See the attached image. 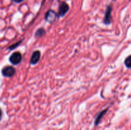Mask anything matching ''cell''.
I'll list each match as a JSON object with an SVG mask.
<instances>
[{
  "label": "cell",
  "mask_w": 131,
  "mask_h": 130,
  "mask_svg": "<svg viewBox=\"0 0 131 130\" xmlns=\"http://www.w3.org/2000/svg\"><path fill=\"white\" fill-rule=\"evenodd\" d=\"M20 42H18V43H15V44H14V45H13L12 46H11V47H10V48H10V49H13V48H15V47H17V46L19 45V44H20Z\"/></svg>",
  "instance_id": "30bf717a"
},
{
  "label": "cell",
  "mask_w": 131,
  "mask_h": 130,
  "mask_svg": "<svg viewBox=\"0 0 131 130\" xmlns=\"http://www.w3.org/2000/svg\"><path fill=\"white\" fill-rule=\"evenodd\" d=\"M1 109H0V119H1Z\"/></svg>",
  "instance_id": "7c38bea8"
},
{
  "label": "cell",
  "mask_w": 131,
  "mask_h": 130,
  "mask_svg": "<svg viewBox=\"0 0 131 130\" xmlns=\"http://www.w3.org/2000/svg\"><path fill=\"white\" fill-rule=\"evenodd\" d=\"M15 70L12 66H6L2 70V74L3 76L6 77L12 76L15 74Z\"/></svg>",
  "instance_id": "7a4b0ae2"
},
{
  "label": "cell",
  "mask_w": 131,
  "mask_h": 130,
  "mask_svg": "<svg viewBox=\"0 0 131 130\" xmlns=\"http://www.w3.org/2000/svg\"><path fill=\"white\" fill-rule=\"evenodd\" d=\"M111 6H108L106 9V14H105L104 19V22L106 24H109L111 23Z\"/></svg>",
  "instance_id": "277c9868"
},
{
  "label": "cell",
  "mask_w": 131,
  "mask_h": 130,
  "mask_svg": "<svg viewBox=\"0 0 131 130\" xmlns=\"http://www.w3.org/2000/svg\"><path fill=\"white\" fill-rule=\"evenodd\" d=\"M12 1H14V2H15V3H20V2H22L23 0H12Z\"/></svg>",
  "instance_id": "8fae6325"
},
{
  "label": "cell",
  "mask_w": 131,
  "mask_h": 130,
  "mask_svg": "<svg viewBox=\"0 0 131 130\" xmlns=\"http://www.w3.org/2000/svg\"><path fill=\"white\" fill-rule=\"evenodd\" d=\"M56 13L54 12L52 10H49L47 12L46 15V19L49 22H53L54 20L56 19Z\"/></svg>",
  "instance_id": "8992f818"
},
{
  "label": "cell",
  "mask_w": 131,
  "mask_h": 130,
  "mask_svg": "<svg viewBox=\"0 0 131 130\" xmlns=\"http://www.w3.org/2000/svg\"><path fill=\"white\" fill-rule=\"evenodd\" d=\"M45 33H46V31L43 29H39L36 32L35 36H41L45 34Z\"/></svg>",
  "instance_id": "9c48e42d"
},
{
  "label": "cell",
  "mask_w": 131,
  "mask_h": 130,
  "mask_svg": "<svg viewBox=\"0 0 131 130\" xmlns=\"http://www.w3.org/2000/svg\"><path fill=\"white\" fill-rule=\"evenodd\" d=\"M40 57V51L37 50L33 52L31 56V64H37L39 61Z\"/></svg>",
  "instance_id": "5b68a950"
},
{
  "label": "cell",
  "mask_w": 131,
  "mask_h": 130,
  "mask_svg": "<svg viewBox=\"0 0 131 130\" xmlns=\"http://www.w3.org/2000/svg\"><path fill=\"white\" fill-rule=\"evenodd\" d=\"M69 10V6L65 2H62L60 5L59 8V15L61 17L63 16Z\"/></svg>",
  "instance_id": "3957f363"
},
{
  "label": "cell",
  "mask_w": 131,
  "mask_h": 130,
  "mask_svg": "<svg viewBox=\"0 0 131 130\" xmlns=\"http://www.w3.org/2000/svg\"><path fill=\"white\" fill-rule=\"evenodd\" d=\"M9 60H10V62H11L12 64H19V62H20V61H21L22 56L19 52H14V53H13L11 55Z\"/></svg>",
  "instance_id": "6da1fadb"
},
{
  "label": "cell",
  "mask_w": 131,
  "mask_h": 130,
  "mask_svg": "<svg viewBox=\"0 0 131 130\" xmlns=\"http://www.w3.org/2000/svg\"><path fill=\"white\" fill-rule=\"evenodd\" d=\"M125 64L127 68H131V55L126 58L125 61Z\"/></svg>",
  "instance_id": "ba28073f"
},
{
  "label": "cell",
  "mask_w": 131,
  "mask_h": 130,
  "mask_svg": "<svg viewBox=\"0 0 131 130\" xmlns=\"http://www.w3.org/2000/svg\"><path fill=\"white\" fill-rule=\"evenodd\" d=\"M107 110V109H106V110H104L102 111V112H100V113H99L98 115L97 116V117H96V119H95V125H97L99 123L100 121H101V119L102 118V117H103L104 115L106 113Z\"/></svg>",
  "instance_id": "52a82bcc"
}]
</instances>
